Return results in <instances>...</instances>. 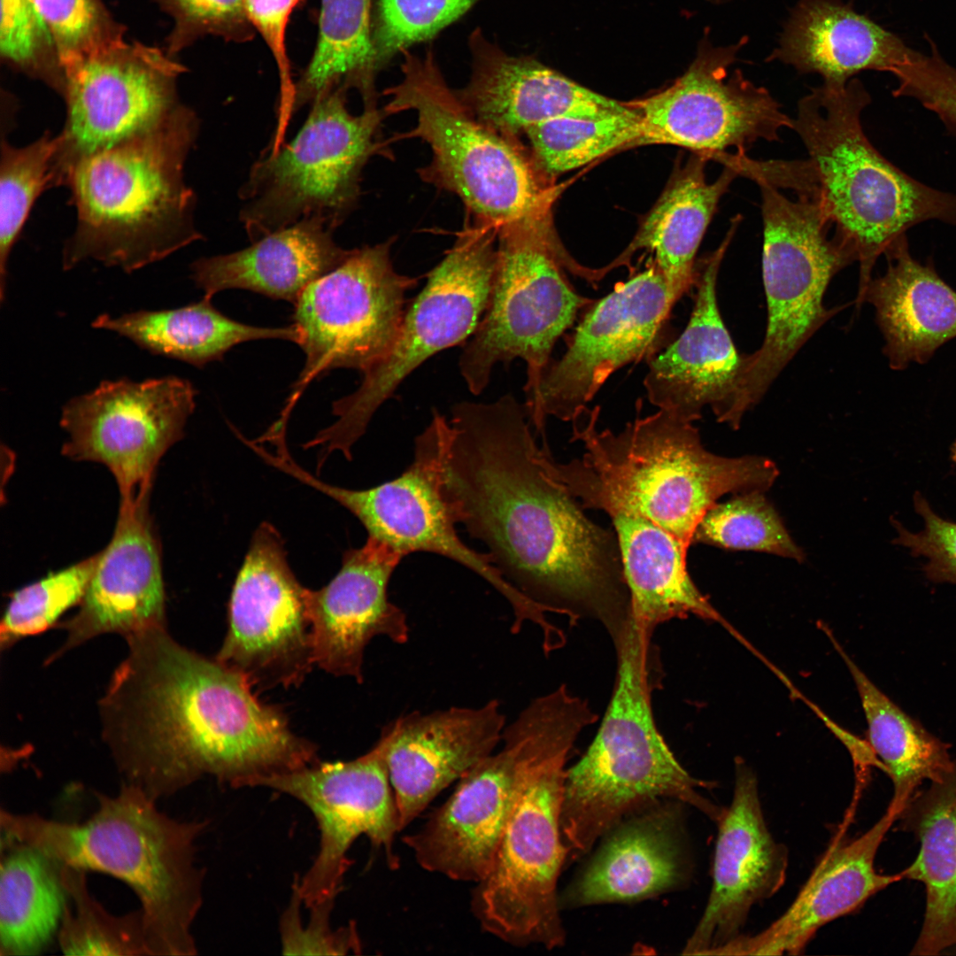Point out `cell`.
Instances as JSON below:
<instances>
[{
  "instance_id": "cell-25",
  "label": "cell",
  "mask_w": 956,
  "mask_h": 956,
  "mask_svg": "<svg viewBox=\"0 0 956 956\" xmlns=\"http://www.w3.org/2000/svg\"><path fill=\"white\" fill-rule=\"evenodd\" d=\"M404 557L368 536L364 545L345 551L341 569L326 586L305 589L314 665L361 683L365 649L374 637L408 641L405 613L388 598L390 577Z\"/></svg>"
},
{
  "instance_id": "cell-19",
  "label": "cell",
  "mask_w": 956,
  "mask_h": 956,
  "mask_svg": "<svg viewBox=\"0 0 956 956\" xmlns=\"http://www.w3.org/2000/svg\"><path fill=\"white\" fill-rule=\"evenodd\" d=\"M746 42L706 44L670 87L628 102L641 117L642 144L677 145L717 160L727 149L745 155L759 140L778 141L782 128H791L792 119L767 89L738 69L729 74Z\"/></svg>"
},
{
  "instance_id": "cell-27",
  "label": "cell",
  "mask_w": 956,
  "mask_h": 956,
  "mask_svg": "<svg viewBox=\"0 0 956 956\" xmlns=\"http://www.w3.org/2000/svg\"><path fill=\"white\" fill-rule=\"evenodd\" d=\"M149 497L120 502L112 537L98 559L66 639L49 661L104 633L125 637L165 624L161 551Z\"/></svg>"
},
{
  "instance_id": "cell-1",
  "label": "cell",
  "mask_w": 956,
  "mask_h": 956,
  "mask_svg": "<svg viewBox=\"0 0 956 956\" xmlns=\"http://www.w3.org/2000/svg\"><path fill=\"white\" fill-rule=\"evenodd\" d=\"M418 443L455 523L544 612L590 618L612 639L631 618L614 529L584 513L546 471L525 405L507 394L436 412Z\"/></svg>"
},
{
  "instance_id": "cell-5",
  "label": "cell",
  "mask_w": 956,
  "mask_h": 956,
  "mask_svg": "<svg viewBox=\"0 0 956 956\" xmlns=\"http://www.w3.org/2000/svg\"><path fill=\"white\" fill-rule=\"evenodd\" d=\"M181 104L153 127L81 158L65 187L76 224L64 270L93 259L132 273L203 239L185 165L199 133Z\"/></svg>"
},
{
  "instance_id": "cell-28",
  "label": "cell",
  "mask_w": 956,
  "mask_h": 956,
  "mask_svg": "<svg viewBox=\"0 0 956 956\" xmlns=\"http://www.w3.org/2000/svg\"><path fill=\"white\" fill-rule=\"evenodd\" d=\"M472 73L456 91L483 124L518 140L530 127L561 118H596L628 109L530 57L507 54L479 28L468 38Z\"/></svg>"
},
{
  "instance_id": "cell-53",
  "label": "cell",
  "mask_w": 956,
  "mask_h": 956,
  "mask_svg": "<svg viewBox=\"0 0 956 956\" xmlns=\"http://www.w3.org/2000/svg\"><path fill=\"white\" fill-rule=\"evenodd\" d=\"M303 0H244L251 25L269 50L280 79V112L289 111L295 81L287 51L288 24L295 8Z\"/></svg>"
},
{
  "instance_id": "cell-35",
  "label": "cell",
  "mask_w": 956,
  "mask_h": 956,
  "mask_svg": "<svg viewBox=\"0 0 956 956\" xmlns=\"http://www.w3.org/2000/svg\"><path fill=\"white\" fill-rule=\"evenodd\" d=\"M697 154V153H696ZM706 156L697 154L677 171L646 215L629 246L607 265L609 270L627 263L635 251L645 249L660 270L677 302L695 284V257L721 197L737 172L724 166L713 182L706 181Z\"/></svg>"
},
{
  "instance_id": "cell-14",
  "label": "cell",
  "mask_w": 956,
  "mask_h": 956,
  "mask_svg": "<svg viewBox=\"0 0 956 956\" xmlns=\"http://www.w3.org/2000/svg\"><path fill=\"white\" fill-rule=\"evenodd\" d=\"M393 239L351 249L334 270L310 284L294 304L297 344L305 361L281 416L306 386L336 368L363 373L391 348L418 279L397 272Z\"/></svg>"
},
{
  "instance_id": "cell-10",
  "label": "cell",
  "mask_w": 956,
  "mask_h": 956,
  "mask_svg": "<svg viewBox=\"0 0 956 956\" xmlns=\"http://www.w3.org/2000/svg\"><path fill=\"white\" fill-rule=\"evenodd\" d=\"M551 214L528 217L497 230V262L487 309L459 358L468 389L478 395L493 367L520 358L527 364L525 391L551 361L559 336L595 300L580 295L563 269L599 281L598 269L575 262L556 239Z\"/></svg>"
},
{
  "instance_id": "cell-52",
  "label": "cell",
  "mask_w": 956,
  "mask_h": 956,
  "mask_svg": "<svg viewBox=\"0 0 956 956\" xmlns=\"http://www.w3.org/2000/svg\"><path fill=\"white\" fill-rule=\"evenodd\" d=\"M913 505L923 521V528L913 532L891 518L896 531L893 544L906 548L914 557L926 559L922 569L929 581L956 584V522L936 513L921 492L914 493Z\"/></svg>"
},
{
  "instance_id": "cell-12",
  "label": "cell",
  "mask_w": 956,
  "mask_h": 956,
  "mask_svg": "<svg viewBox=\"0 0 956 956\" xmlns=\"http://www.w3.org/2000/svg\"><path fill=\"white\" fill-rule=\"evenodd\" d=\"M496 240L492 227L477 223L466 228L430 271L426 285L407 306L391 348L362 373L354 392L333 403L335 421L305 443L306 448L320 447V462L336 451L351 460V447L403 381L436 353L472 336L491 294Z\"/></svg>"
},
{
  "instance_id": "cell-22",
  "label": "cell",
  "mask_w": 956,
  "mask_h": 956,
  "mask_svg": "<svg viewBox=\"0 0 956 956\" xmlns=\"http://www.w3.org/2000/svg\"><path fill=\"white\" fill-rule=\"evenodd\" d=\"M281 469L350 511L374 537L404 556L431 552L446 557L483 578L511 604L518 621L530 618L536 605L511 585L493 564L461 541L433 470L414 451L412 465L398 477L366 490H349L325 483L299 466L292 458Z\"/></svg>"
},
{
  "instance_id": "cell-51",
  "label": "cell",
  "mask_w": 956,
  "mask_h": 956,
  "mask_svg": "<svg viewBox=\"0 0 956 956\" xmlns=\"http://www.w3.org/2000/svg\"><path fill=\"white\" fill-rule=\"evenodd\" d=\"M929 44V55L911 49L892 70L898 81L892 93L915 99L956 134V67L941 57L933 42Z\"/></svg>"
},
{
  "instance_id": "cell-36",
  "label": "cell",
  "mask_w": 956,
  "mask_h": 956,
  "mask_svg": "<svg viewBox=\"0 0 956 956\" xmlns=\"http://www.w3.org/2000/svg\"><path fill=\"white\" fill-rule=\"evenodd\" d=\"M606 514L617 535L636 622L652 634L659 624L690 614L721 621L690 575L689 548L645 518L621 511Z\"/></svg>"
},
{
  "instance_id": "cell-42",
  "label": "cell",
  "mask_w": 956,
  "mask_h": 956,
  "mask_svg": "<svg viewBox=\"0 0 956 956\" xmlns=\"http://www.w3.org/2000/svg\"><path fill=\"white\" fill-rule=\"evenodd\" d=\"M66 902L58 930L67 955H150L139 910L113 915L90 894L86 872L61 865Z\"/></svg>"
},
{
  "instance_id": "cell-24",
  "label": "cell",
  "mask_w": 956,
  "mask_h": 956,
  "mask_svg": "<svg viewBox=\"0 0 956 956\" xmlns=\"http://www.w3.org/2000/svg\"><path fill=\"white\" fill-rule=\"evenodd\" d=\"M713 884L703 914L682 953L714 955L742 933L752 907L783 885L788 850L770 834L758 781L737 763L731 803L717 821Z\"/></svg>"
},
{
  "instance_id": "cell-20",
  "label": "cell",
  "mask_w": 956,
  "mask_h": 956,
  "mask_svg": "<svg viewBox=\"0 0 956 956\" xmlns=\"http://www.w3.org/2000/svg\"><path fill=\"white\" fill-rule=\"evenodd\" d=\"M305 589L288 564L279 532L262 523L235 578L215 659L252 687L298 686L314 665Z\"/></svg>"
},
{
  "instance_id": "cell-38",
  "label": "cell",
  "mask_w": 956,
  "mask_h": 956,
  "mask_svg": "<svg viewBox=\"0 0 956 956\" xmlns=\"http://www.w3.org/2000/svg\"><path fill=\"white\" fill-rule=\"evenodd\" d=\"M0 953H39L58 933L66 891L61 864L39 849L2 838Z\"/></svg>"
},
{
  "instance_id": "cell-18",
  "label": "cell",
  "mask_w": 956,
  "mask_h": 956,
  "mask_svg": "<svg viewBox=\"0 0 956 956\" xmlns=\"http://www.w3.org/2000/svg\"><path fill=\"white\" fill-rule=\"evenodd\" d=\"M383 736L367 752L348 761L320 762L258 780L289 795L312 813L320 832L312 864L295 882L305 906L335 901L351 861L348 852L360 836L382 848L392 867L398 864L393 841L400 831L397 808L389 780Z\"/></svg>"
},
{
  "instance_id": "cell-26",
  "label": "cell",
  "mask_w": 956,
  "mask_h": 956,
  "mask_svg": "<svg viewBox=\"0 0 956 956\" xmlns=\"http://www.w3.org/2000/svg\"><path fill=\"white\" fill-rule=\"evenodd\" d=\"M505 716L498 700L405 714L382 730L402 830L444 788L493 753Z\"/></svg>"
},
{
  "instance_id": "cell-17",
  "label": "cell",
  "mask_w": 956,
  "mask_h": 956,
  "mask_svg": "<svg viewBox=\"0 0 956 956\" xmlns=\"http://www.w3.org/2000/svg\"><path fill=\"white\" fill-rule=\"evenodd\" d=\"M197 393L190 382L176 376L104 381L63 406L62 453L108 468L120 502L145 497L161 458L184 436Z\"/></svg>"
},
{
  "instance_id": "cell-2",
  "label": "cell",
  "mask_w": 956,
  "mask_h": 956,
  "mask_svg": "<svg viewBox=\"0 0 956 956\" xmlns=\"http://www.w3.org/2000/svg\"><path fill=\"white\" fill-rule=\"evenodd\" d=\"M126 638L127 657L100 702L124 783L158 800L204 775L253 787L319 761L317 747L241 674L181 645L165 626Z\"/></svg>"
},
{
  "instance_id": "cell-3",
  "label": "cell",
  "mask_w": 956,
  "mask_h": 956,
  "mask_svg": "<svg viewBox=\"0 0 956 956\" xmlns=\"http://www.w3.org/2000/svg\"><path fill=\"white\" fill-rule=\"evenodd\" d=\"M637 416L619 432L599 430V406L573 423L571 441L584 453L557 462L542 448L547 473L584 509L621 511L645 518L691 545L694 530L723 495L765 492L779 474L761 456L725 458L708 451L697 428L667 411Z\"/></svg>"
},
{
  "instance_id": "cell-9",
  "label": "cell",
  "mask_w": 956,
  "mask_h": 956,
  "mask_svg": "<svg viewBox=\"0 0 956 956\" xmlns=\"http://www.w3.org/2000/svg\"><path fill=\"white\" fill-rule=\"evenodd\" d=\"M402 79L384 94L386 114L412 111L406 135L424 141L432 158L420 177L461 199L476 221L497 230L520 219L551 213L557 191L520 141L480 121L444 80L432 50L400 53Z\"/></svg>"
},
{
  "instance_id": "cell-21",
  "label": "cell",
  "mask_w": 956,
  "mask_h": 956,
  "mask_svg": "<svg viewBox=\"0 0 956 956\" xmlns=\"http://www.w3.org/2000/svg\"><path fill=\"white\" fill-rule=\"evenodd\" d=\"M531 739L524 708L505 726L502 749L459 779L423 827L405 836L421 867L465 882L477 883L486 875L521 785Z\"/></svg>"
},
{
  "instance_id": "cell-29",
  "label": "cell",
  "mask_w": 956,
  "mask_h": 956,
  "mask_svg": "<svg viewBox=\"0 0 956 956\" xmlns=\"http://www.w3.org/2000/svg\"><path fill=\"white\" fill-rule=\"evenodd\" d=\"M898 814L886 808L865 833L834 837L786 911L761 931L741 934L714 955H797L817 931L860 908L870 898L904 879L901 871L879 873L875 856Z\"/></svg>"
},
{
  "instance_id": "cell-4",
  "label": "cell",
  "mask_w": 956,
  "mask_h": 956,
  "mask_svg": "<svg viewBox=\"0 0 956 956\" xmlns=\"http://www.w3.org/2000/svg\"><path fill=\"white\" fill-rule=\"evenodd\" d=\"M83 822L2 809V837L30 844L58 863L111 875L137 896L150 955L197 953L192 926L203 902L204 871L197 840L206 821H178L141 788L123 783Z\"/></svg>"
},
{
  "instance_id": "cell-11",
  "label": "cell",
  "mask_w": 956,
  "mask_h": 956,
  "mask_svg": "<svg viewBox=\"0 0 956 956\" xmlns=\"http://www.w3.org/2000/svg\"><path fill=\"white\" fill-rule=\"evenodd\" d=\"M348 89L322 93L288 143L267 151L251 166L239 191V220L251 242L303 220L335 230L354 209L362 169L382 150L377 104L352 114Z\"/></svg>"
},
{
  "instance_id": "cell-13",
  "label": "cell",
  "mask_w": 956,
  "mask_h": 956,
  "mask_svg": "<svg viewBox=\"0 0 956 956\" xmlns=\"http://www.w3.org/2000/svg\"><path fill=\"white\" fill-rule=\"evenodd\" d=\"M758 184L767 321L761 346L746 354L732 408L736 421L759 403L801 347L836 312L824 306V294L834 275L853 262L835 234L829 237L833 226L816 198L798 194L791 200L767 181Z\"/></svg>"
},
{
  "instance_id": "cell-7",
  "label": "cell",
  "mask_w": 956,
  "mask_h": 956,
  "mask_svg": "<svg viewBox=\"0 0 956 956\" xmlns=\"http://www.w3.org/2000/svg\"><path fill=\"white\" fill-rule=\"evenodd\" d=\"M531 748L523 780L490 867L477 882L472 910L481 927L515 946L563 944L558 878L567 861L560 813L568 754L596 718L567 695L529 706Z\"/></svg>"
},
{
  "instance_id": "cell-15",
  "label": "cell",
  "mask_w": 956,
  "mask_h": 956,
  "mask_svg": "<svg viewBox=\"0 0 956 956\" xmlns=\"http://www.w3.org/2000/svg\"><path fill=\"white\" fill-rule=\"evenodd\" d=\"M675 303L651 259L644 271L589 306L565 353L550 361L536 385L525 391L524 405L536 430L544 435L550 416L572 422L612 374L655 356Z\"/></svg>"
},
{
  "instance_id": "cell-47",
  "label": "cell",
  "mask_w": 956,
  "mask_h": 956,
  "mask_svg": "<svg viewBox=\"0 0 956 956\" xmlns=\"http://www.w3.org/2000/svg\"><path fill=\"white\" fill-rule=\"evenodd\" d=\"M0 50L11 64L63 96L64 73L35 0H1Z\"/></svg>"
},
{
  "instance_id": "cell-37",
  "label": "cell",
  "mask_w": 956,
  "mask_h": 956,
  "mask_svg": "<svg viewBox=\"0 0 956 956\" xmlns=\"http://www.w3.org/2000/svg\"><path fill=\"white\" fill-rule=\"evenodd\" d=\"M92 327L124 336L154 355L178 359L197 367L220 360L234 346L254 340L281 339L297 344L299 333L289 327L247 325L224 315L203 297L174 309L136 311L112 317L98 316Z\"/></svg>"
},
{
  "instance_id": "cell-34",
  "label": "cell",
  "mask_w": 956,
  "mask_h": 956,
  "mask_svg": "<svg viewBox=\"0 0 956 956\" xmlns=\"http://www.w3.org/2000/svg\"><path fill=\"white\" fill-rule=\"evenodd\" d=\"M920 844L904 879L921 883L925 910L911 955L944 954L956 945V758L928 788L918 790L897 820Z\"/></svg>"
},
{
  "instance_id": "cell-33",
  "label": "cell",
  "mask_w": 956,
  "mask_h": 956,
  "mask_svg": "<svg viewBox=\"0 0 956 956\" xmlns=\"http://www.w3.org/2000/svg\"><path fill=\"white\" fill-rule=\"evenodd\" d=\"M910 50L841 0H799L769 60L818 73L825 84L844 85L860 71L891 73Z\"/></svg>"
},
{
  "instance_id": "cell-31",
  "label": "cell",
  "mask_w": 956,
  "mask_h": 956,
  "mask_svg": "<svg viewBox=\"0 0 956 956\" xmlns=\"http://www.w3.org/2000/svg\"><path fill=\"white\" fill-rule=\"evenodd\" d=\"M333 232L318 220H303L243 250L197 259L191 279L209 298L240 289L294 305L310 284L349 256L351 249L339 246Z\"/></svg>"
},
{
  "instance_id": "cell-44",
  "label": "cell",
  "mask_w": 956,
  "mask_h": 956,
  "mask_svg": "<svg viewBox=\"0 0 956 956\" xmlns=\"http://www.w3.org/2000/svg\"><path fill=\"white\" fill-rule=\"evenodd\" d=\"M763 493L737 494L713 505L698 523L691 544L762 551L803 561L804 551Z\"/></svg>"
},
{
  "instance_id": "cell-55",
  "label": "cell",
  "mask_w": 956,
  "mask_h": 956,
  "mask_svg": "<svg viewBox=\"0 0 956 956\" xmlns=\"http://www.w3.org/2000/svg\"><path fill=\"white\" fill-rule=\"evenodd\" d=\"M948 954H950V955H956V945H955L954 947H952V949H950V950H949V951H948V952H947L945 953V955H948Z\"/></svg>"
},
{
  "instance_id": "cell-30",
  "label": "cell",
  "mask_w": 956,
  "mask_h": 956,
  "mask_svg": "<svg viewBox=\"0 0 956 956\" xmlns=\"http://www.w3.org/2000/svg\"><path fill=\"white\" fill-rule=\"evenodd\" d=\"M679 801L657 802L621 820L574 881L560 907L635 902L673 890L688 877Z\"/></svg>"
},
{
  "instance_id": "cell-45",
  "label": "cell",
  "mask_w": 956,
  "mask_h": 956,
  "mask_svg": "<svg viewBox=\"0 0 956 956\" xmlns=\"http://www.w3.org/2000/svg\"><path fill=\"white\" fill-rule=\"evenodd\" d=\"M97 559L98 552L14 591L1 621L2 648L47 630L68 609L80 605Z\"/></svg>"
},
{
  "instance_id": "cell-50",
  "label": "cell",
  "mask_w": 956,
  "mask_h": 956,
  "mask_svg": "<svg viewBox=\"0 0 956 956\" xmlns=\"http://www.w3.org/2000/svg\"><path fill=\"white\" fill-rule=\"evenodd\" d=\"M302 898L296 883L288 907L280 920L281 952L290 955L358 954L361 943L354 922L333 929L330 915L335 901H327L309 908V920L303 924Z\"/></svg>"
},
{
  "instance_id": "cell-48",
  "label": "cell",
  "mask_w": 956,
  "mask_h": 956,
  "mask_svg": "<svg viewBox=\"0 0 956 956\" xmlns=\"http://www.w3.org/2000/svg\"><path fill=\"white\" fill-rule=\"evenodd\" d=\"M62 69L122 38L101 0H35Z\"/></svg>"
},
{
  "instance_id": "cell-41",
  "label": "cell",
  "mask_w": 956,
  "mask_h": 956,
  "mask_svg": "<svg viewBox=\"0 0 956 956\" xmlns=\"http://www.w3.org/2000/svg\"><path fill=\"white\" fill-rule=\"evenodd\" d=\"M624 112L596 118H561L528 127L524 134L532 158L546 176H554L616 151L642 144L639 113Z\"/></svg>"
},
{
  "instance_id": "cell-40",
  "label": "cell",
  "mask_w": 956,
  "mask_h": 956,
  "mask_svg": "<svg viewBox=\"0 0 956 956\" xmlns=\"http://www.w3.org/2000/svg\"><path fill=\"white\" fill-rule=\"evenodd\" d=\"M373 0H320L313 53L294 84L292 112L322 93L356 89L363 101L376 98L372 43Z\"/></svg>"
},
{
  "instance_id": "cell-8",
  "label": "cell",
  "mask_w": 956,
  "mask_h": 956,
  "mask_svg": "<svg viewBox=\"0 0 956 956\" xmlns=\"http://www.w3.org/2000/svg\"><path fill=\"white\" fill-rule=\"evenodd\" d=\"M651 638L631 617L613 640L612 698L590 745L566 772L560 829L569 860L586 854L624 818L661 799L690 805L716 822L724 810L700 794L709 785L682 767L657 728Z\"/></svg>"
},
{
  "instance_id": "cell-16",
  "label": "cell",
  "mask_w": 956,
  "mask_h": 956,
  "mask_svg": "<svg viewBox=\"0 0 956 956\" xmlns=\"http://www.w3.org/2000/svg\"><path fill=\"white\" fill-rule=\"evenodd\" d=\"M66 114L55 135L51 187L66 184L83 157L153 127L181 104L185 67L158 48L123 38L63 70Z\"/></svg>"
},
{
  "instance_id": "cell-49",
  "label": "cell",
  "mask_w": 956,
  "mask_h": 956,
  "mask_svg": "<svg viewBox=\"0 0 956 956\" xmlns=\"http://www.w3.org/2000/svg\"><path fill=\"white\" fill-rule=\"evenodd\" d=\"M174 20L167 53L174 54L205 35L228 42H250L257 35L244 0H156Z\"/></svg>"
},
{
  "instance_id": "cell-43",
  "label": "cell",
  "mask_w": 956,
  "mask_h": 956,
  "mask_svg": "<svg viewBox=\"0 0 956 956\" xmlns=\"http://www.w3.org/2000/svg\"><path fill=\"white\" fill-rule=\"evenodd\" d=\"M0 146V301L5 297L11 251L40 195L51 189L50 166L55 135L46 131L34 142L16 146L8 135L14 113H2Z\"/></svg>"
},
{
  "instance_id": "cell-39",
  "label": "cell",
  "mask_w": 956,
  "mask_h": 956,
  "mask_svg": "<svg viewBox=\"0 0 956 956\" xmlns=\"http://www.w3.org/2000/svg\"><path fill=\"white\" fill-rule=\"evenodd\" d=\"M838 651L859 693L867 724V740L892 782L893 794L887 808L899 816L925 781L938 779L950 767L951 744L906 713L842 649Z\"/></svg>"
},
{
  "instance_id": "cell-54",
  "label": "cell",
  "mask_w": 956,
  "mask_h": 956,
  "mask_svg": "<svg viewBox=\"0 0 956 956\" xmlns=\"http://www.w3.org/2000/svg\"><path fill=\"white\" fill-rule=\"evenodd\" d=\"M951 459H952V462L956 465V440L954 441V443L952 444V447H951Z\"/></svg>"
},
{
  "instance_id": "cell-46",
  "label": "cell",
  "mask_w": 956,
  "mask_h": 956,
  "mask_svg": "<svg viewBox=\"0 0 956 956\" xmlns=\"http://www.w3.org/2000/svg\"><path fill=\"white\" fill-rule=\"evenodd\" d=\"M478 0H376L372 43L376 71L397 53L434 37Z\"/></svg>"
},
{
  "instance_id": "cell-32",
  "label": "cell",
  "mask_w": 956,
  "mask_h": 956,
  "mask_svg": "<svg viewBox=\"0 0 956 956\" xmlns=\"http://www.w3.org/2000/svg\"><path fill=\"white\" fill-rule=\"evenodd\" d=\"M884 256L888 269L872 278L861 304L875 307L890 366L902 370L929 361L956 337V291L932 266L911 256L906 235Z\"/></svg>"
},
{
  "instance_id": "cell-23",
  "label": "cell",
  "mask_w": 956,
  "mask_h": 956,
  "mask_svg": "<svg viewBox=\"0 0 956 956\" xmlns=\"http://www.w3.org/2000/svg\"><path fill=\"white\" fill-rule=\"evenodd\" d=\"M742 221L737 214L720 246L697 266V294L690 320L680 336L648 360L644 381L651 405L689 422L710 406L726 423L746 363L721 316L717 279L721 261Z\"/></svg>"
},
{
  "instance_id": "cell-6",
  "label": "cell",
  "mask_w": 956,
  "mask_h": 956,
  "mask_svg": "<svg viewBox=\"0 0 956 956\" xmlns=\"http://www.w3.org/2000/svg\"><path fill=\"white\" fill-rule=\"evenodd\" d=\"M870 101L858 79L823 83L799 100L791 127L809 156L802 193L818 200L835 235L859 263L858 305L876 260L909 228L928 220L956 225V194L909 176L869 142L861 113Z\"/></svg>"
}]
</instances>
